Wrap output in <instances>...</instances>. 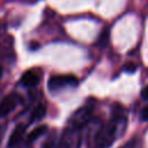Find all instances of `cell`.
<instances>
[{
	"mask_svg": "<svg viewBox=\"0 0 148 148\" xmlns=\"http://www.w3.org/2000/svg\"><path fill=\"white\" fill-rule=\"evenodd\" d=\"M39 75L35 71H27L21 76V83L24 87H35L39 83Z\"/></svg>",
	"mask_w": 148,
	"mask_h": 148,
	"instance_id": "cell-7",
	"label": "cell"
},
{
	"mask_svg": "<svg viewBox=\"0 0 148 148\" xmlns=\"http://www.w3.org/2000/svg\"><path fill=\"white\" fill-rule=\"evenodd\" d=\"M141 119L142 120H148V105H146L143 109H142V111H141Z\"/></svg>",
	"mask_w": 148,
	"mask_h": 148,
	"instance_id": "cell-13",
	"label": "cell"
},
{
	"mask_svg": "<svg viewBox=\"0 0 148 148\" xmlns=\"http://www.w3.org/2000/svg\"><path fill=\"white\" fill-rule=\"evenodd\" d=\"M124 69H125L126 72H128V73H133V72H135V69H136V65H135L134 62H127V64L125 65Z\"/></svg>",
	"mask_w": 148,
	"mask_h": 148,
	"instance_id": "cell-11",
	"label": "cell"
},
{
	"mask_svg": "<svg viewBox=\"0 0 148 148\" xmlns=\"http://www.w3.org/2000/svg\"><path fill=\"white\" fill-rule=\"evenodd\" d=\"M1 75H2V67L0 66V77H1Z\"/></svg>",
	"mask_w": 148,
	"mask_h": 148,
	"instance_id": "cell-16",
	"label": "cell"
},
{
	"mask_svg": "<svg viewBox=\"0 0 148 148\" xmlns=\"http://www.w3.org/2000/svg\"><path fill=\"white\" fill-rule=\"evenodd\" d=\"M47 131V126L45 125H40V126H37L35 130H32V132L28 135V141H35L37 140L38 138H40L42 135H44Z\"/></svg>",
	"mask_w": 148,
	"mask_h": 148,
	"instance_id": "cell-9",
	"label": "cell"
},
{
	"mask_svg": "<svg viewBox=\"0 0 148 148\" xmlns=\"http://www.w3.org/2000/svg\"><path fill=\"white\" fill-rule=\"evenodd\" d=\"M92 111H94V106L91 104H86L83 106H81L80 109H77L69 118L68 120V128H73V130H77L81 131L90 120H91V116H92Z\"/></svg>",
	"mask_w": 148,
	"mask_h": 148,
	"instance_id": "cell-2",
	"label": "cell"
},
{
	"mask_svg": "<svg viewBox=\"0 0 148 148\" xmlns=\"http://www.w3.org/2000/svg\"><path fill=\"white\" fill-rule=\"evenodd\" d=\"M141 96H142V98L143 99H146V101H148V84L142 89V92H141Z\"/></svg>",
	"mask_w": 148,
	"mask_h": 148,
	"instance_id": "cell-15",
	"label": "cell"
},
{
	"mask_svg": "<svg viewBox=\"0 0 148 148\" xmlns=\"http://www.w3.org/2000/svg\"><path fill=\"white\" fill-rule=\"evenodd\" d=\"M120 148H136L135 140H131V141H128L125 146H123V147H120Z\"/></svg>",
	"mask_w": 148,
	"mask_h": 148,
	"instance_id": "cell-14",
	"label": "cell"
},
{
	"mask_svg": "<svg viewBox=\"0 0 148 148\" xmlns=\"http://www.w3.org/2000/svg\"><path fill=\"white\" fill-rule=\"evenodd\" d=\"M81 147V133L77 130L66 127L62 133L57 148H80Z\"/></svg>",
	"mask_w": 148,
	"mask_h": 148,
	"instance_id": "cell-4",
	"label": "cell"
},
{
	"mask_svg": "<svg viewBox=\"0 0 148 148\" xmlns=\"http://www.w3.org/2000/svg\"><path fill=\"white\" fill-rule=\"evenodd\" d=\"M88 143H89V148H101L97 143H96V136L88 139Z\"/></svg>",
	"mask_w": 148,
	"mask_h": 148,
	"instance_id": "cell-12",
	"label": "cell"
},
{
	"mask_svg": "<svg viewBox=\"0 0 148 148\" xmlns=\"http://www.w3.org/2000/svg\"><path fill=\"white\" fill-rule=\"evenodd\" d=\"M79 80L74 75H66V74H59V75H52L49 79L47 88L50 91H57L67 87H75L77 86Z\"/></svg>",
	"mask_w": 148,
	"mask_h": 148,
	"instance_id": "cell-3",
	"label": "cell"
},
{
	"mask_svg": "<svg viewBox=\"0 0 148 148\" xmlns=\"http://www.w3.org/2000/svg\"><path fill=\"white\" fill-rule=\"evenodd\" d=\"M127 118L125 114H114L108 124H103L96 135V143L101 148H109L126 131Z\"/></svg>",
	"mask_w": 148,
	"mask_h": 148,
	"instance_id": "cell-1",
	"label": "cell"
},
{
	"mask_svg": "<svg viewBox=\"0 0 148 148\" xmlns=\"http://www.w3.org/2000/svg\"><path fill=\"white\" fill-rule=\"evenodd\" d=\"M57 147H58V143H57L56 139H53V138L47 139L42 146V148H57Z\"/></svg>",
	"mask_w": 148,
	"mask_h": 148,
	"instance_id": "cell-10",
	"label": "cell"
},
{
	"mask_svg": "<svg viewBox=\"0 0 148 148\" xmlns=\"http://www.w3.org/2000/svg\"><path fill=\"white\" fill-rule=\"evenodd\" d=\"M46 114V108L44 104H38L31 112V116H30V121L31 123H35V121H39L42 120Z\"/></svg>",
	"mask_w": 148,
	"mask_h": 148,
	"instance_id": "cell-8",
	"label": "cell"
},
{
	"mask_svg": "<svg viewBox=\"0 0 148 148\" xmlns=\"http://www.w3.org/2000/svg\"><path fill=\"white\" fill-rule=\"evenodd\" d=\"M20 102H21V97L15 92H10L7 96H5L0 102V117L8 116L17 106Z\"/></svg>",
	"mask_w": 148,
	"mask_h": 148,
	"instance_id": "cell-5",
	"label": "cell"
},
{
	"mask_svg": "<svg viewBox=\"0 0 148 148\" xmlns=\"http://www.w3.org/2000/svg\"><path fill=\"white\" fill-rule=\"evenodd\" d=\"M25 128H27V125L24 124H18L12 132L9 139H8V147L9 148H14V147H17L21 141L23 140V136L25 134Z\"/></svg>",
	"mask_w": 148,
	"mask_h": 148,
	"instance_id": "cell-6",
	"label": "cell"
}]
</instances>
